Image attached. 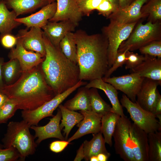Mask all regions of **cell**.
<instances>
[{
  "instance_id": "20",
  "label": "cell",
  "mask_w": 161,
  "mask_h": 161,
  "mask_svg": "<svg viewBox=\"0 0 161 161\" xmlns=\"http://www.w3.org/2000/svg\"><path fill=\"white\" fill-rule=\"evenodd\" d=\"M144 57V60L140 64L131 69V73L161 82V58L147 55Z\"/></svg>"
},
{
  "instance_id": "1",
  "label": "cell",
  "mask_w": 161,
  "mask_h": 161,
  "mask_svg": "<svg viewBox=\"0 0 161 161\" xmlns=\"http://www.w3.org/2000/svg\"><path fill=\"white\" fill-rule=\"evenodd\" d=\"M41 64L23 72L14 83L5 85L1 92L15 102L18 109H35L55 96L46 80Z\"/></svg>"
},
{
  "instance_id": "12",
  "label": "cell",
  "mask_w": 161,
  "mask_h": 161,
  "mask_svg": "<svg viewBox=\"0 0 161 161\" xmlns=\"http://www.w3.org/2000/svg\"><path fill=\"white\" fill-rule=\"evenodd\" d=\"M161 82L145 78L138 92L135 102L143 109L153 113L160 94L157 89Z\"/></svg>"
},
{
  "instance_id": "35",
  "label": "cell",
  "mask_w": 161,
  "mask_h": 161,
  "mask_svg": "<svg viewBox=\"0 0 161 161\" xmlns=\"http://www.w3.org/2000/svg\"><path fill=\"white\" fill-rule=\"evenodd\" d=\"M83 15L88 16L93 10H96L102 0H76Z\"/></svg>"
},
{
  "instance_id": "7",
  "label": "cell",
  "mask_w": 161,
  "mask_h": 161,
  "mask_svg": "<svg viewBox=\"0 0 161 161\" xmlns=\"http://www.w3.org/2000/svg\"><path fill=\"white\" fill-rule=\"evenodd\" d=\"M131 123L125 115L120 116L113 135L116 153L125 161H135L130 134Z\"/></svg>"
},
{
  "instance_id": "45",
  "label": "cell",
  "mask_w": 161,
  "mask_h": 161,
  "mask_svg": "<svg viewBox=\"0 0 161 161\" xmlns=\"http://www.w3.org/2000/svg\"><path fill=\"white\" fill-rule=\"evenodd\" d=\"M4 62V59L3 57H0V92H1L5 85L3 80L2 72L1 67L2 64Z\"/></svg>"
},
{
  "instance_id": "25",
  "label": "cell",
  "mask_w": 161,
  "mask_h": 161,
  "mask_svg": "<svg viewBox=\"0 0 161 161\" xmlns=\"http://www.w3.org/2000/svg\"><path fill=\"white\" fill-rule=\"evenodd\" d=\"M17 17L13 10H8L3 0L0 1V37L11 33L13 29L21 24L15 20Z\"/></svg>"
},
{
  "instance_id": "36",
  "label": "cell",
  "mask_w": 161,
  "mask_h": 161,
  "mask_svg": "<svg viewBox=\"0 0 161 161\" xmlns=\"http://www.w3.org/2000/svg\"><path fill=\"white\" fill-rule=\"evenodd\" d=\"M0 144V161H15L20 159V155L13 147L5 148Z\"/></svg>"
},
{
  "instance_id": "53",
  "label": "cell",
  "mask_w": 161,
  "mask_h": 161,
  "mask_svg": "<svg viewBox=\"0 0 161 161\" xmlns=\"http://www.w3.org/2000/svg\"><path fill=\"white\" fill-rule=\"evenodd\" d=\"M1 0H0V1H1Z\"/></svg>"
},
{
  "instance_id": "10",
  "label": "cell",
  "mask_w": 161,
  "mask_h": 161,
  "mask_svg": "<svg viewBox=\"0 0 161 161\" xmlns=\"http://www.w3.org/2000/svg\"><path fill=\"white\" fill-rule=\"evenodd\" d=\"M145 78L137 73H131L127 75L102 79L112 85L117 90L122 92L132 101L135 102L137 95Z\"/></svg>"
},
{
  "instance_id": "49",
  "label": "cell",
  "mask_w": 161,
  "mask_h": 161,
  "mask_svg": "<svg viewBox=\"0 0 161 161\" xmlns=\"http://www.w3.org/2000/svg\"><path fill=\"white\" fill-rule=\"evenodd\" d=\"M119 8L118 0H108Z\"/></svg>"
},
{
  "instance_id": "44",
  "label": "cell",
  "mask_w": 161,
  "mask_h": 161,
  "mask_svg": "<svg viewBox=\"0 0 161 161\" xmlns=\"http://www.w3.org/2000/svg\"><path fill=\"white\" fill-rule=\"evenodd\" d=\"M84 155L83 149V143L80 146L78 150L74 160L75 161H81L83 159H84Z\"/></svg>"
},
{
  "instance_id": "32",
  "label": "cell",
  "mask_w": 161,
  "mask_h": 161,
  "mask_svg": "<svg viewBox=\"0 0 161 161\" xmlns=\"http://www.w3.org/2000/svg\"><path fill=\"white\" fill-rule=\"evenodd\" d=\"M148 161H161V131L148 134Z\"/></svg>"
},
{
  "instance_id": "9",
  "label": "cell",
  "mask_w": 161,
  "mask_h": 161,
  "mask_svg": "<svg viewBox=\"0 0 161 161\" xmlns=\"http://www.w3.org/2000/svg\"><path fill=\"white\" fill-rule=\"evenodd\" d=\"M158 30L157 23L150 21L145 24H140L128 40L121 44L117 52H123L128 48L130 51L136 50L156 41Z\"/></svg>"
},
{
  "instance_id": "41",
  "label": "cell",
  "mask_w": 161,
  "mask_h": 161,
  "mask_svg": "<svg viewBox=\"0 0 161 161\" xmlns=\"http://www.w3.org/2000/svg\"><path fill=\"white\" fill-rule=\"evenodd\" d=\"M17 38L11 34H5L0 37V41L2 45L6 48H12L16 45Z\"/></svg>"
},
{
  "instance_id": "37",
  "label": "cell",
  "mask_w": 161,
  "mask_h": 161,
  "mask_svg": "<svg viewBox=\"0 0 161 161\" xmlns=\"http://www.w3.org/2000/svg\"><path fill=\"white\" fill-rule=\"evenodd\" d=\"M145 11L155 20L161 18V0H151L145 7Z\"/></svg>"
},
{
  "instance_id": "29",
  "label": "cell",
  "mask_w": 161,
  "mask_h": 161,
  "mask_svg": "<svg viewBox=\"0 0 161 161\" xmlns=\"http://www.w3.org/2000/svg\"><path fill=\"white\" fill-rule=\"evenodd\" d=\"M120 116L113 112H109L102 117L100 132L104 141L110 146L112 144V137Z\"/></svg>"
},
{
  "instance_id": "50",
  "label": "cell",
  "mask_w": 161,
  "mask_h": 161,
  "mask_svg": "<svg viewBox=\"0 0 161 161\" xmlns=\"http://www.w3.org/2000/svg\"><path fill=\"white\" fill-rule=\"evenodd\" d=\"M155 115L156 117L158 119V121L159 124L161 126V114H157Z\"/></svg>"
},
{
  "instance_id": "15",
  "label": "cell",
  "mask_w": 161,
  "mask_h": 161,
  "mask_svg": "<svg viewBox=\"0 0 161 161\" xmlns=\"http://www.w3.org/2000/svg\"><path fill=\"white\" fill-rule=\"evenodd\" d=\"M83 116V119L77 124L78 129L67 140L69 142L78 139L89 134H96L100 131L102 116L92 110L80 111Z\"/></svg>"
},
{
  "instance_id": "23",
  "label": "cell",
  "mask_w": 161,
  "mask_h": 161,
  "mask_svg": "<svg viewBox=\"0 0 161 161\" xmlns=\"http://www.w3.org/2000/svg\"><path fill=\"white\" fill-rule=\"evenodd\" d=\"M8 8L12 9L17 17L32 12L48 4L45 0H3Z\"/></svg>"
},
{
  "instance_id": "17",
  "label": "cell",
  "mask_w": 161,
  "mask_h": 161,
  "mask_svg": "<svg viewBox=\"0 0 161 161\" xmlns=\"http://www.w3.org/2000/svg\"><path fill=\"white\" fill-rule=\"evenodd\" d=\"M78 25L69 21H49L41 29L44 34L54 46L59 47V44L68 33L73 32Z\"/></svg>"
},
{
  "instance_id": "3",
  "label": "cell",
  "mask_w": 161,
  "mask_h": 161,
  "mask_svg": "<svg viewBox=\"0 0 161 161\" xmlns=\"http://www.w3.org/2000/svg\"><path fill=\"white\" fill-rule=\"evenodd\" d=\"M46 53L41 64L46 80L55 95L76 85L80 80L79 66L53 45L43 33Z\"/></svg>"
},
{
  "instance_id": "47",
  "label": "cell",
  "mask_w": 161,
  "mask_h": 161,
  "mask_svg": "<svg viewBox=\"0 0 161 161\" xmlns=\"http://www.w3.org/2000/svg\"><path fill=\"white\" fill-rule=\"evenodd\" d=\"M98 161H106L110 157L104 153H100L97 156Z\"/></svg>"
},
{
  "instance_id": "51",
  "label": "cell",
  "mask_w": 161,
  "mask_h": 161,
  "mask_svg": "<svg viewBox=\"0 0 161 161\" xmlns=\"http://www.w3.org/2000/svg\"><path fill=\"white\" fill-rule=\"evenodd\" d=\"M90 161H98L97 156H94L92 157L90 159Z\"/></svg>"
},
{
  "instance_id": "43",
  "label": "cell",
  "mask_w": 161,
  "mask_h": 161,
  "mask_svg": "<svg viewBox=\"0 0 161 161\" xmlns=\"http://www.w3.org/2000/svg\"><path fill=\"white\" fill-rule=\"evenodd\" d=\"M153 113L155 115L161 114V96L160 94L155 104Z\"/></svg>"
},
{
  "instance_id": "4",
  "label": "cell",
  "mask_w": 161,
  "mask_h": 161,
  "mask_svg": "<svg viewBox=\"0 0 161 161\" xmlns=\"http://www.w3.org/2000/svg\"><path fill=\"white\" fill-rule=\"evenodd\" d=\"M30 127L24 120L11 121L7 125V132L2 140L4 148L12 147L15 148L21 160H24L27 157L34 154L37 147L34 136L30 131Z\"/></svg>"
},
{
  "instance_id": "22",
  "label": "cell",
  "mask_w": 161,
  "mask_h": 161,
  "mask_svg": "<svg viewBox=\"0 0 161 161\" xmlns=\"http://www.w3.org/2000/svg\"><path fill=\"white\" fill-rule=\"evenodd\" d=\"M85 87L88 89L95 88L103 91L111 102L113 112L120 116H125L123 106L118 98L117 90L112 85L105 82L102 78H100L89 81Z\"/></svg>"
},
{
  "instance_id": "14",
  "label": "cell",
  "mask_w": 161,
  "mask_h": 161,
  "mask_svg": "<svg viewBox=\"0 0 161 161\" xmlns=\"http://www.w3.org/2000/svg\"><path fill=\"white\" fill-rule=\"evenodd\" d=\"M21 40L24 47L27 50L39 53L45 57L46 51L43 37V32L41 28L31 27L22 29L16 35Z\"/></svg>"
},
{
  "instance_id": "40",
  "label": "cell",
  "mask_w": 161,
  "mask_h": 161,
  "mask_svg": "<svg viewBox=\"0 0 161 161\" xmlns=\"http://www.w3.org/2000/svg\"><path fill=\"white\" fill-rule=\"evenodd\" d=\"M118 8L108 0H102L97 8L100 14L105 16H109Z\"/></svg>"
},
{
  "instance_id": "16",
  "label": "cell",
  "mask_w": 161,
  "mask_h": 161,
  "mask_svg": "<svg viewBox=\"0 0 161 161\" xmlns=\"http://www.w3.org/2000/svg\"><path fill=\"white\" fill-rule=\"evenodd\" d=\"M130 134L135 161H148V134L135 123H132Z\"/></svg>"
},
{
  "instance_id": "21",
  "label": "cell",
  "mask_w": 161,
  "mask_h": 161,
  "mask_svg": "<svg viewBox=\"0 0 161 161\" xmlns=\"http://www.w3.org/2000/svg\"><path fill=\"white\" fill-rule=\"evenodd\" d=\"M147 0H135L129 6L118 9L110 16L112 21L121 24L134 22L142 16L141 9Z\"/></svg>"
},
{
  "instance_id": "11",
  "label": "cell",
  "mask_w": 161,
  "mask_h": 161,
  "mask_svg": "<svg viewBox=\"0 0 161 161\" xmlns=\"http://www.w3.org/2000/svg\"><path fill=\"white\" fill-rule=\"evenodd\" d=\"M17 38L16 48L13 47L8 54L10 59H16L19 61L22 72L28 71L41 64L45 57L38 52L29 51L23 47L20 38Z\"/></svg>"
},
{
  "instance_id": "18",
  "label": "cell",
  "mask_w": 161,
  "mask_h": 161,
  "mask_svg": "<svg viewBox=\"0 0 161 161\" xmlns=\"http://www.w3.org/2000/svg\"><path fill=\"white\" fill-rule=\"evenodd\" d=\"M61 117V112L59 109L56 114L50 119L49 122L46 125L43 126H30V128L35 131V138H38L35 142L37 144H39L44 140L51 138L65 140V138L61 134L60 126Z\"/></svg>"
},
{
  "instance_id": "39",
  "label": "cell",
  "mask_w": 161,
  "mask_h": 161,
  "mask_svg": "<svg viewBox=\"0 0 161 161\" xmlns=\"http://www.w3.org/2000/svg\"><path fill=\"white\" fill-rule=\"evenodd\" d=\"M125 63L126 69H131L137 67L144 60L145 57L128 51L126 54Z\"/></svg>"
},
{
  "instance_id": "26",
  "label": "cell",
  "mask_w": 161,
  "mask_h": 161,
  "mask_svg": "<svg viewBox=\"0 0 161 161\" xmlns=\"http://www.w3.org/2000/svg\"><path fill=\"white\" fill-rule=\"evenodd\" d=\"M58 107L62 117L60 126L61 130L64 128L63 131L65 135V140H66L72 129L83 119L84 117L80 112L69 110L61 104Z\"/></svg>"
},
{
  "instance_id": "5",
  "label": "cell",
  "mask_w": 161,
  "mask_h": 161,
  "mask_svg": "<svg viewBox=\"0 0 161 161\" xmlns=\"http://www.w3.org/2000/svg\"><path fill=\"white\" fill-rule=\"evenodd\" d=\"M86 82L80 80L75 86L64 92L55 95L51 100L37 108L33 110H22L21 117L23 120L30 126H37L39 122L47 117H53L54 111L72 93Z\"/></svg>"
},
{
  "instance_id": "6",
  "label": "cell",
  "mask_w": 161,
  "mask_h": 161,
  "mask_svg": "<svg viewBox=\"0 0 161 161\" xmlns=\"http://www.w3.org/2000/svg\"><path fill=\"white\" fill-rule=\"evenodd\" d=\"M120 101L122 106L126 109L129 114L134 123L147 134L161 131V126L156 115L153 113L143 109L125 94L122 95Z\"/></svg>"
},
{
  "instance_id": "27",
  "label": "cell",
  "mask_w": 161,
  "mask_h": 161,
  "mask_svg": "<svg viewBox=\"0 0 161 161\" xmlns=\"http://www.w3.org/2000/svg\"><path fill=\"white\" fill-rule=\"evenodd\" d=\"M89 89L85 86L79 89L75 96L66 101L64 106L69 110L74 111L92 110Z\"/></svg>"
},
{
  "instance_id": "8",
  "label": "cell",
  "mask_w": 161,
  "mask_h": 161,
  "mask_svg": "<svg viewBox=\"0 0 161 161\" xmlns=\"http://www.w3.org/2000/svg\"><path fill=\"white\" fill-rule=\"evenodd\" d=\"M136 22L121 24L112 21L104 32L108 42L107 55L109 67L113 64L121 44L129 37Z\"/></svg>"
},
{
  "instance_id": "31",
  "label": "cell",
  "mask_w": 161,
  "mask_h": 161,
  "mask_svg": "<svg viewBox=\"0 0 161 161\" xmlns=\"http://www.w3.org/2000/svg\"><path fill=\"white\" fill-rule=\"evenodd\" d=\"M59 47L68 59L77 64V48L74 32L67 33L60 41Z\"/></svg>"
},
{
  "instance_id": "52",
  "label": "cell",
  "mask_w": 161,
  "mask_h": 161,
  "mask_svg": "<svg viewBox=\"0 0 161 161\" xmlns=\"http://www.w3.org/2000/svg\"><path fill=\"white\" fill-rule=\"evenodd\" d=\"M46 0L48 4L51 3H52L56 1V0Z\"/></svg>"
},
{
  "instance_id": "48",
  "label": "cell",
  "mask_w": 161,
  "mask_h": 161,
  "mask_svg": "<svg viewBox=\"0 0 161 161\" xmlns=\"http://www.w3.org/2000/svg\"><path fill=\"white\" fill-rule=\"evenodd\" d=\"M8 99V98L5 95L0 92V107Z\"/></svg>"
},
{
  "instance_id": "34",
  "label": "cell",
  "mask_w": 161,
  "mask_h": 161,
  "mask_svg": "<svg viewBox=\"0 0 161 161\" xmlns=\"http://www.w3.org/2000/svg\"><path fill=\"white\" fill-rule=\"evenodd\" d=\"M140 52L159 58H161V42L160 41H152L139 49Z\"/></svg>"
},
{
  "instance_id": "24",
  "label": "cell",
  "mask_w": 161,
  "mask_h": 161,
  "mask_svg": "<svg viewBox=\"0 0 161 161\" xmlns=\"http://www.w3.org/2000/svg\"><path fill=\"white\" fill-rule=\"evenodd\" d=\"M92 134L93 138L90 140H85L83 143L84 159L89 161L92 157L97 156L100 153H104L110 157L111 154L106 149V143L101 132Z\"/></svg>"
},
{
  "instance_id": "30",
  "label": "cell",
  "mask_w": 161,
  "mask_h": 161,
  "mask_svg": "<svg viewBox=\"0 0 161 161\" xmlns=\"http://www.w3.org/2000/svg\"><path fill=\"white\" fill-rule=\"evenodd\" d=\"M97 89L91 88L89 89V94L92 110L102 116L113 112L112 107L106 103L98 93Z\"/></svg>"
},
{
  "instance_id": "42",
  "label": "cell",
  "mask_w": 161,
  "mask_h": 161,
  "mask_svg": "<svg viewBox=\"0 0 161 161\" xmlns=\"http://www.w3.org/2000/svg\"><path fill=\"white\" fill-rule=\"evenodd\" d=\"M69 143L67 140H61L52 142L49 145V149L52 151L58 153L62 151Z\"/></svg>"
},
{
  "instance_id": "19",
  "label": "cell",
  "mask_w": 161,
  "mask_h": 161,
  "mask_svg": "<svg viewBox=\"0 0 161 161\" xmlns=\"http://www.w3.org/2000/svg\"><path fill=\"white\" fill-rule=\"evenodd\" d=\"M56 8L57 3L55 1L44 6L34 14L24 17L16 18L15 20L23 24L27 28L35 27L41 29L53 17Z\"/></svg>"
},
{
  "instance_id": "2",
  "label": "cell",
  "mask_w": 161,
  "mask_h": 161,
  "mask_svg": "<svg viewBox=\"0 0 161 161\" xmlns=\"http://www.w3.org/2000/svg\"><path fill=\"white\" fill-rule=\"evenodd\" d=\"M74 33L80 80L90 81L102 78L109 68L107 38L99 34L89 35L81 30Z\"/></svg>"
},
{
  "instance_id": "46",
  "label": "cell",
  "mask_w": 161,
  "mask_h": 161,
  "mask_svg": "<svg viewBox=\"0 0 161 161\" xmlns=\"http://www.w3.org/2000/svg\"><path fill=\"white\" fill-rule=\"evenodd\" d=\"M135 0H118L119 8H124L131 4Z\"/></svg>"
},
{
  "instance_id": "13",
  "label": "cell",
  "mask_w": 161,
  "mask_h": 161,
  "mask_svg": "<svg viewBox=\"0 0 161 161\" xmlns=\"http://www.w3.org/2000/svg\"><path fill=\"white\" fill-rule=\"evenodd\" d=\"M56 11L49 21H69L78 25L83 14L76 0H56Z\"/></svg>"
},
{
  "instance_id": "28",
  "label": "cell",
  "mask_w": 161,
  "mask_h": 161,
  "mask_svg": "<svg viewBox=\"0 0 161 161\" xmlns=\"http://www.w3.org/2000/svg\"><path fill=\"white\" fill-rule=\"evenodd\" d=\"M1 72L5 85L13 84L19 78L23 72L18 61L16 59H10L2 65Z\"/></svg>"
},
{
  "instance_id": "38",
  "label": "cell",
  "mask_w": 161,
  "mask_h": 161,
  "mask_svg": "<svg viewBox=\"0 0 161 161\" xmlns=\"http://www.w3.org/2000/svg\"><path fill=\"white\" fill-rule=\"evenodd\" d=\"M129 49V48H128L123 52H117L113 64L109 69L106 74L103 78L110 77L113 73L119 67H122L125 64L126 59V54Z\"/></svg>"
},
{
  "instance_id": "33",
  "label": "cell",
  "mask_w": 161,
  "mask_h": 161,
  "mask_svg": "<svg viewBox=\"0 0 161 161\" xmlns=\"http://www.w3.org/2000/svg\"><path fill=\"white\" fill-rule=\"evenodd\" d=\"M18 109L15 102L8 98L0 107V124L6 123Z\"/></svg>"
}]
</instances>
